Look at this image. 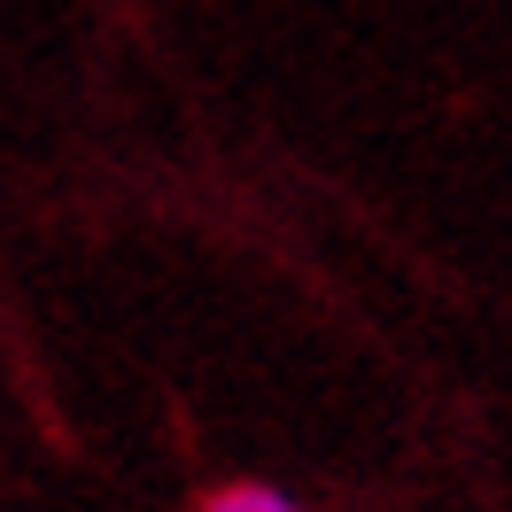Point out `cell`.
<instances>
[{
    "instance_id": "6da1fadb",
    "label": "cell",
    "mask_w": 512,
    "mask_h": 512,
    "mask_svg": "<svg viewBox=\"0 0 512 512\" xmlns=\"http://www.w3.org/2000/svg\"><path fill=\"white\" fill-rule=\"evenodd\" d=\"M194 512H311V505L288 497V489H272V481H218Z\"/></svg>"
}]
</instances>
